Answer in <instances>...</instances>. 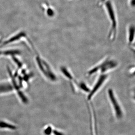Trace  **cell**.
<instances>
[{
  "instance_id": "obj_1",
  "label": "cell",
  "mask_w": 135,
  "mask_h": 135,
  "mask_svg": "<svg viewBox=\"0 0 135 135\" xmlns=\"http://www.w3.org/2000/svg\"><path fill=\"white\" fill-rule=\"evenodd\" d=\"M118 66V63L116 60L107 57L89 70L87 72L86 76L90 77L97 74H108V72L116 68Z\"/></svg>"
},
{
  "instance_id": "obj_2",
  "label": "cell",
  "mask_w": 135,
  "mask_h": 135,
  "mask_svg": "<svg viewBox=\"0 0 135 135\" xmlns=\"http://www.w3.org/2000/svg\"><path fill=\"white\" fill-rule=\"evenodd\" d=\"M99 75L94 86L92 88H90V92L88 94L87 99L88 102L92 100V99L105 84L109 79V75L108 74H100Z\"/></svg>"
},
{
  "instance_id": "obj_3",
  "label": "cell",
  "mask_w": 135,
  "mask_h": 135,
  "mask_svg": "<svg viewBox=\"0 0 135 135\" xmlns=\"http://www.w3.org/2000/svg\"><path fill=\"white\" fill-rule=\"evenodd\" d=\"M107 94L116 116L117 119H122L123 116V112L115 91L112 89H109L107 90Z\"/></svg>"
},
{
  "instance_id": "obj_4",
  "label": "cell",
  "mask_w": 135,
  "mask_h": 135,
  "mask_svg": "<svg viewBox=\"0 0 135 135\" xmlns=\"http://www.w3.org/2000/svg\"><path fill=\"white\" fill-rule=\"evenodd\" d=\"M105 6L109 14V17L111 22V27L109 34V39L113 41L115 39L117 32V22L115 11L112 4L110 1L105 3Z\"/></svg>"
},
{
  "instance_id": "obj_5",
  "label": "cell",
  "mask_w": 135,
  "mask_h": 135,
  "mask_svg": "<svg viewBox=\"0 0 135 135\" xmlns=\"http://www.w3.org/2000/svg\"><path fill=\"white\" fill-rule=\"evenodd\" d=\"M60 70L63 75L67 80L70 81L71 84L75 81L76 79L74 78V77L73 76L72 73L67 67L65 66H62L61 67Z\"/></svg>"
},
{
  "instance_id": "obj_6",
  "label": "cell",
  "mask_w": 135,
  "mask_h": 135,
  "mask_svg": "<svg viewBox=\"0 0 135 135\" xmlns=\"http://www.w3.org/2000/svg\"><path fill=\"white\" fill-rule=\"evenodd\" d=\"M134 38H135V28L133 26H130L129 29L128 31V44L129 46H130L131 48H132V50L134 49L133 46L134 47L133 43H134Z\"/></svg>"
},
{
  "instance_id": "obj_7",
  "label": "cell",
  "mask_w": 135,
  "mask_h": 135,
  "mask_svg": "<svg viewBox=\"0 0 135 135\" xmlns=\"http://www.w3.org/2000/svg\"><path fill=\"white\" fill-rule=\"evenodd\" d=\"M0 128H8L12 130H15L17 129L16 126L4 121H0Z\"/></svg>"
},
{
  "instance_id": "obj_8",
  "label": "cell",
  "mask_w": 135,
  "mask_h": 135,
  "mask_svg": "<svg viewBox=\"0 0 135 135\" xmlns=\"http://www.w3.org/2000/svg\"><path fill=\"white\" fill-rule=\"evenodd\" d=\"M53 130L51 126H48L47 128H45L44 131V133L45 135H50L52 133Z\"/></svg>"
},
{
  "instance_id": "obj_9",
  "label": "cell",
  "mask_w": 135,
  "mask_h": 135,
  "mask_svg": "<svg viewBox=\"0 0 135 135\" xmlns=\"http://www.w3.org/2000/svg\"><path fill=\"white\" fill-rule=\"evenodd\" d=\"M52 132L54 135H65L63 133L56 130H53Z\"/></svg>"
},
{
  "instance_id": "obj_10",
  "label": "cell",
  "mask_w": 135,
  "mask_h": 135,
  "mask_svg": "<svg viewBox=\"0 0 135 135\" xmlns=\"http://www.w3.org/2000/svg\"><path fill=\"white\" fill-rule=\"evenodd\" d=\"M106 0H99V1L98 4L99 5H101L103 4H104V2Z\"/></svg>"
}]
</instances>
